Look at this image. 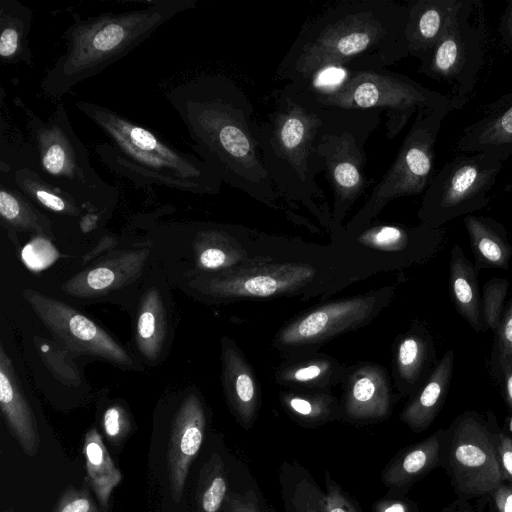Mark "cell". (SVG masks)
I'll return each instance as SVG.
<instances>
[{
  "label": "cell",
  "mask_w": 512,
  "mask_h": 512,
  "mask_svg": "<svg viewBox=\"0 0 512 512\" xmlns=\"http://www.w3.org/2000/svg\"><path fill=\"white\" fill-rule=\"evenodd\" d=\"M407 3L394 0L336 2L301 27L275 78L311 86L331 70L387 68L409 56Z\"/></svg>",
  "instance_id": "6da1fadb"
},
{
  "label": "cell",
  "mask_w": 512,
  "mask_h": 512,
  "mask_svg": "<svg viewBox=\"0 0 512 512\" xmlns=\"http://www.w3.org/2000/svg\"><path fill=\"white\" fill-rule=\"evenodd\" d=\"M166 99L185 125L194 151L223 182L267 206H280L255 137L254 105L236 82L202 74L172 88Z\"/></svg>",
  "instance_id": "7a4b0ae2"
},
{
  "label": "cell",
  "mask_w": 512,
  "mask_h": 512,
  "mask_svg": "<svg viewBox=\"0 0 512 512\" xmlns=\"http://www.w3.org/2000/svg\"><path fill=\"white\" fill-rule=\"evenodd\" d=\"M271 105L254 133L275 190L281 199L299 202L317 215L326 211L316 181L323 171L314 142L323 119L321 105L309 86L286 83L271 93Z\"/></svg>",
  "instance_id": "3957f363"
},
{
  "label": "cell",
  "mask_w": 512,
  "mask_h": 512,
  "mask_svg": "<svg viewBox=\"0 0 512 512\" xmlns=\"http://www.w3.org/2000/svg\"><path fill=\"white\" fill-rule=\"evenodd\" d=\"M196 4V0H154L144 8L119 13L87 17L73 13V21L62 35L66 50L42 78V93L50 99H61L77 84L103 72Z\"/></svg>",
  "instance_id": "277c9868"
},
{
  "label": "cell",
  "mask_w": 512,
  "mask_h": 512,
  "mask_svg": "<svg viewBox=\"0 0 512 512\" xmlns=\"http://www.w3.org/2000/svg\"><path fill=\"white\" fill-rule=\"evenodd\" d=\"M75 106L107 136L94 146L102 163L136 187L163 186L194 194H217L218 173L201 158L173 147L151 129L86 100Z\"/></svg>",
  "instance_id": "5b68a950"
},
{
  "label": "cell",
  "mask_w": 512,
  "mask_h": 512,
  "mask_svg": "<svg viewBox=\"0 0 512 512\" xmlns=\"http://www.w3.org/2000/svg\"><path fill=\"white\" fill-rule=\"evenodd\" d=\"M13 103L25 116L36 172L44 180L86 207L98 208L116 197V188L105 182L91 165L89 152L75 133L63 101L57 103L47 120L20 97H14Z\"/></svg>",
  "instance_id": "8992f818"
},
{
  "label": "cell",
  "mask_w": 512,
  "mask_h": 512,
  "mask_svg": "<svg viewBox=\"0 0 512 512\" xmlns=\"http://www.w3.org/2000/svg\"><path fill=\"white\" fill-rule=\"evenodd\" d=\"M333 80L309 86L317 101L327 107L385 112L387 139L396 137L419 111L452 110L447 95L387 68L344 71Z\"/></svg>",
  "instance_id": "52a82bcc"
},
{
  "label": "cell",
  "mask_w": 512,
  "mask_h": 512,
  "mask_svg": "<svg viewBox=\"0 0 512 512\" xmlns=\"http://www.w3.org/2000/svg\"><path fill=\"white\" fill-rule=\"evenodd\" d=\"M324 107L314 149L331 185L333 221L339 224L368 186L365 146L382 111Z\"/></svg>",
  "instance_id": "ba28073f"
},
{
  "label": "cell",
  "mask_w": 512,
  "mask_h": 512,
  "mask_svg": "<svg viewBox=\"0 0 512 512\" xmlns=\"http://www.w3.org/2000/svg\"><path fill=\"white\" fill-rule=\"evenodd\" d=\"M487 29L480 0H461L442 38L418 71L451 87L452 110L471 98L486 51Z\"/></svg>",
  "instance_id": "9c48e42d"
},
{
  "label": "cell",
  "mask_w": 512,
  "mask_h": 512,
  "mask_svg": "<svg viewBox=\"0 0 512 512\" xmlns=\"http://www.w3.org/2000/svg\"><path fill=\"white\" fill-rule=\"evenodd\" d=\"M451 110H423L405 135L400 149L364 206L351 220L357 230L368 224L392 200L426 191L435 176V146L442 122Z\"/></svg>",
  "instance_id": "30bf717a"
},
{
  "label": "cell",
  "mask_w": 512,
  "mask_h": 512,
  "mask_svg": "<svg viewBox=\"0 0 512 512\" xmlns=\"http://www.w3.org/2000/svg\"><path fill=\"white\" fill-rule=\"evenodd\" d=\"M503 162L485 153H460L448 161L424 192L418 218L441 228L486 207Z\"/></svg>",
  "instance_id": "8fae6325"
},
{
  "label": "cell",
  "mask_w": 512,
  "mask_h": 512,
  "mask_svg": "<svg viewBox=\"0 0 512 512\" xmlns=\"http://www.w3.org/2000/svg\"><path fill=\"white\" fill-rule=\"evenodd\" d=\"M497 429L478 412L459 414L446 429L443 466L460 499L489 495L503 480Z\"/></svg>",
  "instance_id": "7c38bea8"
},
{
  "label": "cell",
  "mask_w": 512,
  "mask_h": 512,
  "mask_svg": "<svg viewBox=\"0 0 512 512\" xmlns=\"http://www.w3.org/2000/svg\"><path fill=\"white\" fill-rule=\"evenodd\" d=\"M315 274V269L306 263H259L203 276L191 285L220 299L269 298L297 291L309 284Z\"/></svg>",
  "instance_id": "4fadbf2b"
},
{
  "label": "cell",
  "mask_w": 512,
  "mask_h": 512,
  "mask_svg": "<svg viewBox=\"0 0 512 512\" xmlns=\"http://www.w3.org/2000/svg\"><path fill=\"white\" fill-rule=\"evenodd\" d=\"M23 295L42 323L67 348L124 369L133 366L129 353L115 339L70 305L32 289H26Z\"/></svg>",
  "instance_id": "5bb4252c"
},
{
  "label": "cell",
  "mask_w": 512,
  "mask_h": 512,
  "mask_svg": "<svg viewBox=\"0 0 512 512\" xmlns=\"http://www.w3.org/2000/svg\"><path fill=\"white\" fill-rule=\"evenodd\" d=\"M376 295L357 296L317 307L296 318L278 336L285 346L324 341L368 321L378 309Z\"/></svg>",
  "instance_id": "9a60e30c"
},
{
  "label": "cell",
  "mask_w": 512,
  "mask_h": 512,
  "mask_svg": "<svg viewBox=\"0 0 512 512\" xmlns=\"http://www.w3.org/2000/svg\"><path fill=\"white\" fill-rule=\"evenodd\" d=\"M205 424L200 399L193 394L187 396L174 416L168 445V474L176 503L181 499L190 464L200 450Z\"/></svg>",
  "instance_id": "2e32d148"
},
{
  "label": "cell",
  "mask_w": 512,
  "mask_h": 512,
  "mask_svg": "<svg viewBox=\"0 0 512 512\" xmlns=\"http://www.w3.org/2000/svg\"><path fill=\"white\" fill-rule=\"evenodd\" d=\"M460 153H485L504 162L512 156V89L485 107L455 142Z\"/></svg>",
  "instance_id": "e0dca14e"
},
{
  "label": "cell",
  "mask_w": 512,
  "mask_h": 512,
  "mask_svg": "<svg viewBox=\"0 0 512 512\" xmlns=\"http://www.w3.org/2000/svg\"><path fill=\"white\" fill-rule=\"evenodd\" d=\"M149 255L148 248L117 252L71 277L62 288L67 294L81 298L117 290L141 275Z\"/></svg>",
  "instance_id": "ac0fdd59"
},
{
  "label": "cell",
  "mask_w": 512,
  "mask_h": 512,
  "mask_svg": "<svg viewBox=\"0 0 512 512\" xmlns=\"http://www.w3.org/2000/svg\"><path fill=\"white\" fill-rule=\"evenodd\" d=\"M461 0H416L407 3L409 56L424 62L445 33Z\"/></svg>",
  "instance_id": "d6986e66"
},
{
  "label": "cell",
  "mask_w": 512,
  "mask_h": 512,
  "mask_svg": "<svg viewBox=\"0 0 512 512\" xmlns=\"http://www.w3.org/2000/svg\"><path fill=\"white\" fill-rule=\"evenodd\" d=\"M454 360V350H447L403 409L400 419L412 430L427 429L439 414L449 392Z\"/></svg>",
  "instance_id": "ffe728a7"
},
{
  "label": "cell",
  "mask_w": 512,
  "mask_h": 512,
  "mask_svg": "<svg viewBox=\"0 0 512 512\" xmlns=\"http://www.w3.org/2000/svg\"><path fill=\"white\" fill-rule=\"evenodd\" d=\"M391 397L389 379L376 365L357 368L348 378L345 412L355 419H377L387 415Z\"/></svg>",
  "instance_id": "44dd1931"
},
{
  "label": "cell",
  "mask_w": 512,
  "mask_h": 512,
  "mask_svg": "<svg viewBox=\"0 0 512 512\" xmlns=\"http://www.w3.org/2000/svg\"><path fill=\"white\" fill-rule=\"evenodd\" d=\"M0 407L15 437L29 454L38 449L39 437L33 412L19 386L12 362L0 348Z\"/></svg>",
  "instance_id": "7402d4cb"
},
{
  "label": "cell",
  "mask_w": 512,
  "mask_h": 512,
  "mask_svg": "<svg viewBox=\"0 0 512 512\" xmlns=\"http://www.w3.org/2000/svg\"><path fill=\"white\" fill-rule=\"evenodd\" d=\"M223 386L229 404L243 426L253 422L259 390L253 372L235 345L222 340Z\"/></svg>",
  "instance_id": "603a6c76"
},
{
  "label": "cell",
  "mask_w": 512,
  "mask_h": 512,
  "mask_svg": "<svg viewBox=\"0 0 512 512\" xmlns=\"http://www.w3.org/2000/svg\"><path fill=\"white\" fill-rule=\"evenodd\" d=\"M478 272L462 248L455 244L450 252L448 286L459 315L475 332H485Z\"/></svg>",
  "instance_id": "cb8c5ba5"
},
{
  "label": "cell",
  "mask_w": 512,
  "mask_h": 512,
  "mask_svg": "<svg viewBox=\"0 0 512 512\" xmlns=\"http://www.w3.org/2000/svg\"><path fill=\"white\" fill-rule=\"evenodd\" d=\"M463 222L477 271L507 269L512 258V243L505 226L492 217L474 214L464 216Z\"/></svg>",
  "instance_id": "d4e9b609"
},
{
  "label": "cell",
  "mask_w": 512,
  "mask_h": 512,
  "mask_svg": "<svg viewBox=\"0 0 512 512\" xmlns=\"http://www.w3.org/2000/svg\"><path fill=\"white\" fill-rule=\"evenodd\" d=\"M446 429H439L428 438L409 447L384 471L386 485L401 488L444 463Z\"/></svg>",
  "instance_id": "484cf974"
},
{
  "label": "cell",
  "mask_w": 512,
  "mask_h": 512,
  "mask_svg": "<svg viewBox=\"0 0 512 512\" xmlns=\"http://www.w3.org/2000/svg\"><path fill=\"white\" fill-rule=\"evenodd\" d=\"M33 10L18 0H0V62L33 66L29 34Z\"/></svg>",
  "instance_id": "4316f807"
},
{
  "label": "cell",
  "mask_w": 512,
  "mask_h": 512,
  "mask_svg": "<svg viewBox=\"0 0 512 512\" xmlns=\"http://www.w3.org/2000/svg\"><path fill=\"white\" fill-rule=\"evenodd\" d=\"M0 182L15 187L33 204L59 216L80 218L88 208L29 168L0 174Z\"/></svg>",
  "instance_id": "83f0119b"
},
{
  "label": "cell",
  "mask_w": 512,
  "mask_h": 512,
  "mask_svg": "<svg viewBox=\"0 0 512 512\" xmlns=\"http://www.w3.org/2000/svg\"><path fill=\"white\" fill-rule=\"evenodd\" d=\"M435 360L434 341L421 324H415L399 341L396 352V370L401 387L413 391L429 374Z\"/></svg>",
  "instance_id": "f1b7e54d"
},
{
  "label": "cell",
  "mask_w": 512,
  "mask_h": 512,
  "mask_svg": "<svg viewBox=\"0 0 512 512\" xmlns=\"http://www.w3.org/2000/svg\"><path fill=\"white\" fill-rule=\"evenodd\" d=\"M167 337V317L163 299L155 287L143 295L136 323V343L150 361L159 358Z\"/></svg>",
  "instance_id": "f546056e"
},
{
  "label": "cell",
  "mask_w": 512,
  "mask_h": 512,
  "mask_svg": "<svg viewBox=\"0 0 512 512\" xmlns=\"http://www.w3.org/2000/svg\"><path fill=\"white\" fill-rule=\"evenodd\" d=\"M195 262L199 269L223 271L241 262L243 253L240 246L223 229L208 227L199 230L193 241Z\"/></svg>",
  "instance_id": "4dcf8cb0"
},
{
  "label": "cell",
  "mask_w": 512,
  "mask_h": 512,
  "mask_svg": "<svg viewBox=\"0 0 512 512\" xmlns=\"http://www.w3.org/2000/svg\"><path fill=\"white\" fill-rule=\"evenodd\" d=\"M0 217L8 228L35 235H51L52 223L15 187L0 182Z\"/></svg>",
  "instance_id": "1f68e13d"
},
{
  "label": "cell",
  "mask_w": 512,
  "mask_h": 512,
  "mask_svg": "<svg viewBox=\"0 0 512 512\" xmlns=\"http://www.w3.org/2000/svg\"><path fill=\"white\" fill-rule=\"evenodd\" d=\"M83 453L89 481L100 504L107 508L113 489L121 481V472L115 467L97 430L86 433Z\"/></svg>",
  "instance_id": "d6a6232c"
},
{
  "label": "cell",
  "mask_w": 512,
  "mask_h": 512,
  "mask_svg": "<svg viewBox=\"0 0 512 512\" xmlns=\"http://www.w3.org/2000/svg\"><path fill=\"white\" fill-rule=\"evenodd\" d=\"M1 157L0 174H10L20 168L36 171L34 150L30 142H26L17 127L1 116Z\"/></svg>",
  "instance_id": "836d02e7"
},
{
  "label": "cell",
  "mask_w": 512,
  "mask_h": 512,
  "mask_svg": "<svg viewBox=\"0 0 512 512\" xmlns=\"http://www.w3.org/2000/svg\"><path fill=\"white\" fill-rule=\"evenodd\" d=\"M227 492L226 477L221 458L214 454L204 467L196 493L200 512H218Z\"/></svg>",
  "instance_id": "e575fe53"
},
{
  "label": "cell",
  "mask_w": 512,
  "mask_h": 512,
  "mask_svg": "<svg viewBox=\"0 0 512 512\" xmlns=\"http://www.w3.org/2000/svg\"><path fill=\"white\" fill-rule=\"evenodd\" d=\"M510 283L505 278L494 277L482 287V316L486 330L495 333L500 325Z\"/></svg>",
  "instance_id": "d590c367"
},
{
  "label": "cell",
  "mask_w": 512,
  "mask_h": 512,
  "mask_svg": "<svg viewBox=\"0 0 512 512\" xmlns=\"http://www.w3.org/2000/svg\"><path fill=\"white\" fill-rule=\"evenodd\" d=\"M284 403L295 415L308 421L324 420L332 410V400L324 396L286 395Z\"/></svg>",
  "instance_id": "8d00e7d4"
},
{
  "label": "cell",
  "mask_w": 512,
  "mask_h": 512,
  "mask_svg": "<svg viewBox=\"0 0 512 512\" xmlns=\"http://www.w3.org/2000/svg\"><path fill=\"white\" fill-rule=\"evenodd\" d=\"M332 363L325 360H315L285 368L279 373L283 382L317 385L327 380L331 374Z\"/></svg>",
  "instance_id": "74e56055"
},
{
  "label": "cell",
  "mask_w": 512,
  "mask_h": 512,
  "mask_svg": "<svg viewBox=\"0 0 512 512\" xmlns=\"http://www.w3.org/2000/svg\"><path fill=\"white\" fill-rule=\"evenodd\" d=\"M23 263L32 271L46 269L53 264L59 254L48 237L35 235L22 249Z\"/></svg>",
  "instance_id": "f35d334b"
},
{
  "label": "cell",
  "mask_w": 512,
  "mask_h": 512,
  "mask_svg": "<svg viewBox=\"0 0 512 512\" xmlns=\"http://www.w3.org/2000/svg\"><path fill=\"white\" fill-rule=\"evenodd\" d=\"M489 371L512 411V365L504 354L492 347L489 357Z\"/></svg>",
  "instance_id": "ab89813d"
},
{
  "label": "cell",
  "mask_w": 512,
  "mask_h": 512,
  "mask_svg": "<svg viewBox=\"0 0 512 512\" xmlns=\"http://www.w3.org/2000/svg\"><path fill=\"white\" fill-rule=\"evenodd\" d=\"M301 512H357L354 505L345 497L337 486L328 487V493L316 501L303 504Z\"/></svg>",
  "instance_id": "60d3db41"
},
{
  "label": "cell",
  "mask_w": 512,
  "mask_h": 512,
  "mask_svg": "<svg viewBox=\"0 0 512 512\" xmlns=\"http://www.w3.org/2000/svg\"><path fill=\"white\" fill-rule=\"evenodd\" d=\"M54 512H98L85 490L68 489L60 498Z\"/></svg>",
  "instance_id": "b9f144b4"
},
{
  "label": "cell",
  "mask_w": 512,
  "mask_h": 512,
  "mask_svg": "<svg viewBox=\"0 0 512 512\" xmlns=\"http://www.w3.org/2000/svg\"><path fill=\"white\" fill-rule=\"evenodd\" d=\"M492 347L504 354L512 365V297L505 305L500 325L494 333Z\"/></svg>",
  "instance_id": "7bdbcfd3"
},
{
  "label": "cell",
  "mask_w": 512,
  "mask_h": 512,
  "mask_svg": "<svg viewBox=\"0 0 512 512\" xmlns=\"http://www.w3.org/2000/svg\"><path fill=\"white\" fill-rule=\"evenodd\" d=\"M103 427L110 440H119L127 430V417L119 406L109 407L103 415Z\"/></svg>",
  "instance_id": "ee69618b"
},
{
  "label": "cell",
  "mask_w": 512,
  "mask_h": 512,
  "mask_svg": "<svg viewBox=\"0 0 512 512\" xmlns=\"http://www.w3.org/2000/svg\"><path fill=\"white\" fill-rule=\"evenodd\" d=\"M497 452L503 480L512 485V438L500 431L497 435Z\"/></svg>",
  "instance_id": "f6af8a7d"
},
{
  "label": "cell",
  "mask_w": 512,
  "mask_h": 512,
  "mask_svg": "<svg viewBox=\"0 0 512 512\" xmlns=\"http://www.w3.org/2000/svg\"><path fill=\"white\" fill-rule=\"evenodd\" d=\"M226 512H261L253 492L246 495L232 494L226 505Z\"/></svg>",
  "instance_id": "bcb514c9"
},
{
  "label": "cell",
  "mask_w": 512,
  "mask_h": 512,
  "mask_svg": "<svg viewBox=\"0 0 512 512\" xmlns=\"http://www.w3.org/2000/svg\"><path fill=\"white\" fill-rule=\"evenodd\" d=\"M489 495L492 497L496 512H512V485L502 482Z\"/></svg>",
  "instance_id": "7dc6e473"
},
{
  "label": "cell",
  "mask_w": 512,
  "mask_h": 512,
  "mask_svg": "<svg viewBox=\"0 0 512 512\" xmlns=\"http://www.w3.org/2000/svg\"><path fill=\"white\" fill-rule=\"evenodd\" d=\"M498 32L503 44L512 50V0L507 2L506 8L500 18Z\"/></svg>",
  "instance_id": "c3c4849f"
},
{
  "label": "cell",
  "mask_w": 512,
  "mask_h": 512,
  "mask_svg": "<svg viewBox=\"0 0 512 512\" xmlns=\"http://www.w3.org/2000/svg\"><path fill=\"white\" fill-rule=\"evenodd\" d=\"M467 504L466 500L459 498L456 502L452 503L450 507L444 510V512H473Z\"/></svg>",
  "instance_id": "681fc988"
},
{
  "label": "cell",
  "mask_w": 512,
  "mask_h": 512,
  "mask_svg": "<svg viewBox=\"0 0 512 512\" xmlns=\"http://www.w3.org/2000/svg\"><path fill=\"white\" fill-rule=\"evenodd\" d=\"M383 512H410V510L405 503L397 501L385 507Z\"/></svg>",
  "instance_id": "f907efd6"
},
{
  "label": "cell",
  "mask_w": 512,
  "mask_h": 512,
  "mask_svg": "<svg viewBox=\"0 0 512 512\" xmlns=\"http://www.w3.org/2000/svg\"><path fill=\"white\" fill-rule=\"evenodd\" d=\"M505 190H506L507 192L512 193V183L508 184V185L505 187Z\"/></svg>",
  "instance_id": "816d5d0a"
}]
</instances>
